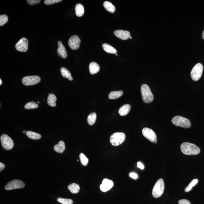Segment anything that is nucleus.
<instances>
[{
  "instance_id": "obj_3",
  "label": "nucleus",
  "mask_w": 204,
  "mask_h": 204,
  "mask_svg": "<svg viewBox=\"0 0 204 204\" xmlns=\"http://www.w3.org/2000/svg\"><path fill=\"white\" fill-rule=\"evenodd\" d=\"M172 122L175 126L184 128H189L191 126V123L189 120L181 116H175L172 118Z\"/></svg>"
},
{
  "instance_id": "obj_32",
  "label": "nucleus",
  "mask_w": 204,
  "mask_h": 204,
  "mask_svg": "<svg viewBox=\"0 0 204 204\" xmlns=\"http://www.w3.org/2000/svg\"><path fill=\"white\" fill-rule=\"evenodd\" d=\"M62 0H45L44 1V3L45 5H50L53 4L58 3L61 2Z\"/></svg>"
},
{
  "instance_id": "obj_25",
  "label": "nucleus",
  "mask_w": 204,
  "mask_h": 204,
  "mask_svg": "<svg viewBox=\"0 0 204 204\" xmlns=\"http://www.w3.org/2000/svg\"><path fill=\"white\" fill-rule=\"evenodd\" d=\"M28 137L32 140H39L41 138V135L38 133L31 131H28L26 133Z\"/></svg>"
},
{
  "instance_id": "obj_43",
  "label": "nucleus",
  "mask_w": 204,
  "mask_h": 204,
  "mask_svg": "<svg viewBox=\"0 0 204 204\" xmlns=\"http://www.w3.org/2000/svg\"><path fill=\"white\" fill-rule=\"evenodd\" d=\"M37 103H38V104H39V103H40V102H39V101H38V102H37Z\"/></svg>"
},
{
  "instance_id": "obj_14",
  "label": "nucleus",
  "mask_w": 204,
  "mask_h": 204,
  "mask_svg": "<svg viewBox=\"0 0 204 204\" xmlns=\"http://www.w3.org/2000/svg\"><path fill=\"white\" fill-rule=\"evenodd\" d=\"M115 36L121 40H127L130 38V34L129 31L123 30H117L114 32Z\"/></svg>"
},
{
  "instance_id": "obj_12",
  "label": "nucleus",
  "mask_w": 204,
  "mask_h": 204,
  "mask_svg": "<svg viewBox=\"0 0 204 204\" xmlns=\"http://www.w3.org/2000/svg\"><path fill=\"white\" fill-rule=\"evenodd\" d=\"M81 42L79 37L77 35H73L70 38L68 44L72 50H77L79 49Z\"/></svg>"
},
{
  "instance_id": "obj_20",
  "label": "nucleus",
  "mask_w": 204,
  "mask_h": 204,
  "mask_svg": "<svg viewBox=\"0 0 204 204\" xmlns=\"http://www.w3.org/2000/svg\"><path fill=\"white\" fill-rule=\"evenodd\" d=\"M75 13L78 17H81L84 13V9L83 6L81 4H77L75 6Z\"/></svg>"
},
{
  "instance_id": "obj_1",
  "label": "nucleus",
  "mask_w": 204,
  "mask_h": 204,
  "mask_svg": "<svg viewBox=\"0 0 204 204\" xmlns=\"http://www.w3.org/2000/svg\"><path fill=\"white\" fill-rule=\"evenodd\" d=\"M181 151L186 155H196L199 154L201 150L200 148L194 144L185 142L181 145Z\"/></svg>"
},
{
  "instance_id": "obj_13",
  "label": "nucleus",
  "mask_w": 204,
  "mask_h": 204,
  "mask_svg": "<svg viewBox=\"0 0 204 204\" xmlns=\"http://www.w3.org/2000/svg\"><path fill=\"white\" fill-rule=\"evenodd\" d=\"M113 186L114 183L112 180L105 178L100 186V189L102 192H106L112 188Z\"/></svg>"
},
{
  "instance_id": "obj_2",
  "label": "nucleus",
  "mask_w": 204,
  "mask_h": 204,
  "mask_svg": "<svg viewBox=\"0 0 204 204\" xmlns=\"http://www.w3.org/2000/svg\"><path fill=\"white\" fill-rule=\"evenodd\" d=\"M141 92L143 101L146 103H149L152 102L154 96L148 85L144 84L141 87Z\"/></svg>"
},
{
  "instance_id": "obj_42",
  "label": "nucleus",
  "mask_w": 204,
  "mask_h": 204,
  "mask_svg": "<svg viewBox=\"0 0 204 204\" xmlns=\"http://www.w3.org/2000/svg\"><path fill=\"white\" fill-rule=\"evenodd\" d=\"M130 38V39H132V37H131V36H130V38Z\"/></svg>"
},
{
  "instance_id": "obj_28",
  "label": "nucleus",
  "mask_w": 204,
  "mask_h": 204,
  "mask_svg": "<svg viewBox=\"0 0 204 204\" xmlns=\"http://www.w3.org/2000/svg\"><path fill=\"white\" fill-rule=\"evenodd\" d=\"M79 158L82 165L85 166H87L88 164V159L85 155L83 153H81L79 155Z\"/></svg>"
},
{
  "instance_id": "obj_29",
  "label": "nucleus",
  "mask_w": 204,
  "mask_h": 204,
  "mask_svg": "<svg viewBox=\"0 0 204 204\" xmlns=\"http://www.w3.org/2000/svg\"><path fill=\"white\" fill-rule=\"evenodd\" d=\"M24 107L26 109H31L37 108L38 107V105L36 104V102L32 101L26 104Z\"/></svg>"
},
{
  "instance_id": "obj_5",
  "label": "nucleus",
  "mask_w": 204,
  "mask_h": 204,
  "mask_svg": "<svg viewBox=\"0 0 204 204\" xmlns=\"http://www.w3.org/2000/svg\"><path fill=\"white\" fill-rule=\"evenodd\" d=\"M125 138L126 136L124 133H115L110 137V142L113 146H118L125 141Z\"/></svg>"
},
{
  "instance_id": "obj_37",
  "label": "nucleus",
  "mask_w": 204,
  "mask_h": 204,
  "mask_svg": "<svg viewBox=\"0 0 204 204\" xmlns=\"http://www.w3.org/2000/svg\"><path fill=\"white\" fill-rule=\"evenodd\" d=\"M137 167L138 168H140V169L142 170L144 169V165H143L142 163H141L140 162H138Z\"/></svg>"
},
{
  "instance_id": "obj_30",
  "label": "nucleus",
  "mask_w": 204,
  "mask_h": 204,
  "mask_svg": "<svg viewBox=\"0 0 204 204\" xmlns=\"http://www.w3.org/2000/svg\"><path fill=\"white\" fill-rule=\"evenodd\" d=\"M57 201L62 204H73V201L70 199L63 198H58Z\"/></svg>"
},
{
  "instance_id": "obj_17",
  "label": "nucleus",
  "mask_w": 204,
  "mask_h": 204,
  "mask_svg": "<svg viewBox=\"0 0 204 204\" xmlns=\"http://www.w3.org/2000/svg\"><path fill=\"white\" fill-rule=\"evenodd\" d=\"M130 109L131 106L129 104L124 105L119 109V114L122 116H125L130 112Z\"/></svg>"
},
{
  "instance_id": "obj_24",
  "label": "nucleus",
  "mask_w": 204,
  "mask_h": 204,
  "mask_svg": "<svg viewBox=\"0 0 204 204\" xmlns=\"http://www.w3.org/2000/svg\"><path fill=\"white\" fill-rule=\"evenodd\" d=\"M103 6L104 8L109 12L111 13H114L115 11V7L111 2L106 1L104 2Z\"/></svg>"
},
{
  "instance_id": "obj_38",
  "label": "nucleus",
  "mask_w": 204,
  "mask_h": 204,
  "mask_svg": "<svg viewBox=\"0 0 204 204\" xmlns=\"http://www.w3.org/2000/svg\"><path fill=\"white\" fill-rule=\"evenodd\" d=\"M5 168V165L3 163H0V171L1 172Z\"/></svg>"
},
{
  "instance_id": "obj_40",
  "label": "nucleus",
  "mask_w": 204,
  "mask_h": 204,
  "mask_svg": "<svg viewBox=\"0 0 204 204\" xmlns=\"http://www.w3.org/2000/svg\"><path fill=\"white\" fill-rule=\"evenodd\" d=\"M2 80H1V79H0V85H1L2 84Z\"/></svg>"
},
{
  "instance_id": "obj_9",
  "label": "nucleus",
  "mask_w": 204,
  "mask_h": 204,
  "mask_svg": "<svg viewBox=\"0 0 204 204\" xmlns=\"http://www.w3.org/2000/svg\"><path fill=\"white\" fill-rule=\"evenodd\" d=\"M142 134L143 136L151 142L154 143L157 142L156 134L152 129L144 128L142 130Z\"/></svg>"
},
{
  "instance_id": "obj_6",
  "label": "nucleus",
  "mask_w": 204,
  "mask_h": 204,
  "mask_svg": "<svg viewBox=\"0 0 204 204\" xmlns=\"http://www.w3.org/2000/svg\"><path fill=\"white\" fill-rule=\"evenodd\" d=\"M203 71V66L201 63H198L192 68L191 73V76L192 80L194 81H198L202 76Z\"/></svg>"
},
{
  "instance_id": "obj_23",
  "label": "nucleus",
  "mask_w": 204,
  "mask_h": 204,
  "mask_svg": "<svg viewBox=\"0 0 204 204\" xmlns=\"http://www.w3.org/2000/svg\"><path fill=\"white\" fill-rule=\"evenodd\" d=\"M68 189L72 194H77L79 191L80 187L78 184L73 183L68 186Z\"/></svg>"
},
{
  "instance_id": "obj_35",
  "label": "nucleus",
  "mask_w": 204,
  "mask_h": 204,
  "mask_svg": "<svg viewBox=\"0 0 204 204\" xmlns=\"http://www.w3.org/2000/svg\"><path fill=\"white\" fill-rule=\"evenodd\" d=\"M178 203L179 204H191L190 201L186 199L180 200L178 201Z\"/></svg>"
},
{
  "instance_id": "obj_18",
  "label": "nucleus",
  "mask_w": 204,
  "mask_h": 204,
  "mask_svg": "<svg viewBox=\"0 0 204 204\" xmlns=\"http://www.w3.org/2000/svg\"><path fill=\"white\" fill-rule=\"evenodd\" d=\"M65 149V144L64 141H61L57 144L54 146V150L57 152L62 154Z\"/></svg>"
},
{
  "instance_id": "obj_15",
  "label": "nucleus",
  "mask_w": 204,
  "mask_h": 204,
  "mask_svg": "<svg viewBox=\"0 0 204 204\" xmlns=\"http://www.w3.org/2000/svg\"><path fill=\"white\" fill-rule=\"evenodd\" d=\"M58 48L57 50L58 55L63 59H65L68 56V54L65 47L63 45L61 41L58 42Z\"/></svg>"
},
{
  "instance_id": "obj_26",
  "label": "nucleus",
  "mask_w": 204,
  "mask_h": 204,
  "mask_svg": "<svg viewBox=\"0 0 204 204\" xmlns=\"http://www.w3.org/2000/svg\"><path fill=\"white\" fill-rule=\"evenodd\" d=\"M61 72L62 76L64 78H68L70 81H72L73 80L71 74L67 68H61Z\"/></svg>"
},
{
  "instance_id": "obj_31",
  "label": "nucleus",
  "mask_w": 204,
  "mask_h": 204,
  "mask_svg": "<svg viewBox=\"0 0 204 204\" xmlns=\"http://www.w3.org/2000/svg\"><path fill=\"white\" fill-rule=\"evenodd\" d=\"M8 21V17L6 15H1L0 16V26L7 23Z\"/></svg>"
},
{
  "instance_id": "obj_16",
  "label": "nucleus",
  "mask_w": 204,
  "mask_h": 204,
  "mask_svg": "<svg viewBox=\"0 0 204 204\" xmlns=\"http://www.w3.org/2000/svg\"><path fill=\"white\" fill-rule=\"evenodd\" d=\"M89 69L90 73L91 74H94L99 72L100 67L97 63L93 62L90 63Z\"/></svg>"
},
{
  "instance_id": "obj_33",
  "label": "nucleus",
  "mask_w": 204,
  "mask_h": 204,
  "mask_svg": "<svg viewBox=\"0 0 204 204\" xmlns=\"http://www.w3.org/2000/svg\"><path fill=\"white\" fill-rule=\"evenodd\" d=\"M26 1L29 5H31V6H33V5L40 3L41 1L40 0H27Z\"/></svg>"
},
{
  "instance_id": "obj_11",
  "label": "nucleus",
  "mask_w": 204,
  "mask_h": 204,
  "mask_svg": "<svg viewBox=\"0 0 204 204\" xmlns=\"http://www.w3.org/2000/svg\"><path fill=\"white\" fill-rule=\"evenodd\" d=\"M28 46V40L26 38H22L16 43L15 47L18 51L25 52L27 51Z\"/></svg>"
},
{
  "instance_id": "obj_27",
  "label": "nucleus",
  "mask_w": 204,
  "mask_h": 204,
  "mask_svg": "<svg viewBox=\"0 0 204 204\" xmlns=\"http://www.w3.org/2000/svg\"><path fill=\"white\" fill-rule=\"evenodd\" d=\"M96 119H97V114L95 113H92L90 114L87 118V122L90 125H93L96 122Z\"/></svg>"
},
{
  "instance_id": "obj_41",
  "label": "nucleus",
  "mask_w": 204,
  "mask_h": 204,
  "mask_svg": "<svg viewBox=\"0 0 204 204\" xmlns=\"http://www.w3.org/2000/svg\"><path fill=\"white\" fill-rule=\"evenodd\" d=\"M26 132H27L25 131V130H24V131H23V133H24V134H26Z\"/></svg>"
},
{
  "instance_id": "obj_7",
  "label": "nucleus",
  "mask_w": 204,
  "mask_h": 204,
  "mask_svg": "<svg viewBox=\"0 0 204 204\" xmlns=\"http://www.w3.org/2000/svg\"><path fill=\"white\" fill-rule=\"evenodd\" d=\"M1 144L4 149L6 150H10L14 146L13 140L8 135L3 134L1 137Z\"/></svg>"
},
{
  "instance_id": "obj_39",
  "label": "nucleus",
  "mask_w": 204,
  "mask_h": 204,
  "mask_svg": "<svg viewBox=\"0 0 204 204\" xmlns=\"http://www.w3.org/2000/svg\"><path fill=\"white\" fill-rule=\"evenodd\" d=\"M202 37L203 38V40H204V31H203V33H202Z\"/></svg>"
},
{
  "instance_id": "obj_36",
  "label": "nucleus",
  "mask_w": 204,
  "mask_h": 204,
  "mask_svg": "<svg viewBox=\"0 0 204 204\" xmlns=\"http://www.w3.org/2000/svg\"><path fill=\"white\" fill-rule=\"evenodd\" d=\"M129 176L131 178L134 179H136L138 178V175L136 173H134V172H131L129 174Z\"/></svg>"
},
{
  "instance_id": "obj_8",
  "label": "nucleus",
  "mask_w": 204,
  "mask_h": 204,
  "mask_svg": "<svg viewBox=\"0 0 204 204\" xmlns=\"http://www.w3.org/2000/svg\"><path fill=\"white\" fill-rule=\"evenodd\" d=\"M25 185L22 181L18 180H13L8 182L5 186V189L7 191L21 189L25 187Z\"/></svg>"
},
{
  "instance_id": "obj_21",
  "label": "nucleus",
  "mask_w": 204,
  "mask_h": 204,
  "mask_svg": "<svg viewBox=\"0 0 204 204\" xmlns=\"http://www.w3.org/2000/svg\"><path fill=\"white\" fill-rule=\"evenodd\" d=\"M57 100L56 96L54 94L51 93L49 95L47 99L48 104L51 107H54L56 106V102Z\"/></svg>"
},
{
  "instance_id": "obj_4",
  "label": "nucleus",
  "mask_w": 204,
  "mask_h": 204,
  "mask_svg": "<svg viewBox=\"0 0 204 204\" xmlns=\"http://www.w3.org/2000/svg\"><path fill=\"white\" fill-rule=\"evenodd\" d=\"M164 189V180L162 179H159L157 181L154 186L152 190L153 197L158 198L162 196Z\"/></svg>"
},
{
  "instance_id": "obj_10",
  "label": "nucleus",
  "mask_w": 204,
  "mask_h": 204,
  "mask_svg": "<svg viewBox=\"0 0 204 204\" xmlns=\"http://www.w3.org/2000/svg\"><path fill=\"white\" fill-rule=\"evenodd\" d=\"M40 81V77L37 76H27L24 77L22 79L23 84L26 86L37 84Z\"/></svg>"
},
{
  "instance_id": "obj_44",
  "label": "nucleus",
  "mask_w": 204,
  "mask_h": 204,
  "mask_svg": "<svg viewBox=\"0 0 204 204\" xmlns=\"http://www.w3.org/2000/svg\"><path fill=\"white\" fill-rule=\"evenodd\" d=\"M116 56H118V54H116Z\"/></svg>"
},
{
  "instance_id": "obj_19",
  "label": "nucleus",
  "mask_w": 204,
  "mask_h": 204,
  "mask_svg": "<svg viewBox=\"0 0 204 204\" xmlns=\"http://www.w3.org/2000/svg\"><path fill=\"white\" fill-rule=\"evenodd\" d=\"M102 46L104 50L109 54H116L117 53L116 49H115L113 47L111 46L109 44L105 43V44H103Z\"/></svg>"
},
{
  "instance_id": "obj_34",
  "label": "nucleus",
  "mask_w": 204,
  "mask_h": 204,
  "mask_svg": "<svg viewBox=\"0 0 204 204\" xmlns=\"http://www.w3.org/2000/svg\"><path fill=\"white\" fill-rule=\"evenodd\" d=\"M198 183V180L197 179H195L192 180V182L188 186L189 187H191V188H192V187L196 185L197 184V183Z\"/></svg>"
},
{
  "instance_id": "obj_22",
  "label": "nucleus",
  "mask_w": 204,
  "mask_h": 204,
  "mask_svg": "<svg viewBox=\"0 0 204 204\" xmlns=\"http://www.w3.org/2000/svg\"><path fill=\"white\" fill-rule=\"evenodd\" d=\"M123 94V92L121 91H113L109 94V97L110 99L115 100L121 97Z\"/></svg>"
}]
</instances>
